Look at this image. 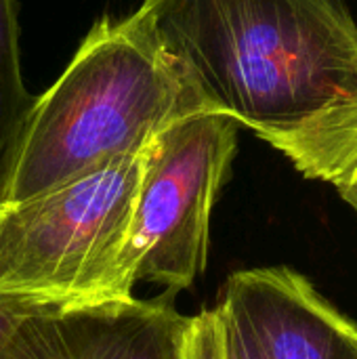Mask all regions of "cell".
<instances>
[{"label":"cell","instance_id":"1","mask_svg":"<svg viewBox=\"0 0 357 359\" xmlns=\"http://www.w3.org/2000/svg\"><path fill=\"white\" fill-rule=\"evenodd\" d=\"M135 17L194 111L252 133L301 120L357 82V23L343 0H143Z\"/></svg>","mask_w":357,"mask_h":359},{"label":"cell","instance_id":"2","mask_svg":"<svg viewBox=\"0 0 357 359\" xmlns=\"http://www.w3.org/2000/svg\"><path fill=\"white\" fill-rule=\"evenodd\" d=\"M185 88L135 17H103L53 86L36 97L21 130L0 206L67 185L143 151L179 116Z\"/></svg>","mask_w":357,"mask_h":359},{"label":"cell","instance_id":"3","mask_svg":"<svg viewBox=\"0 0 357 359\" xmlns=\"http://www.w3.org/2000/svg\"><path fill=\"white\" fill-rule=\"evenodd\" d=\"M145 149L0 206V303L21 311L103 303L128 231Z\"/></svg>","mask_w":357,"mask_h":359},{"label":"cell","instance_id":"4","mask_svg":"<svg viewBox=\"0 0 357 359\" xmlns=\"http://www.w3.org/2000/svg\"><path fill=\"white\" fill-rule=\"evenodd\" d=\"M236 151L238 122L217 111L179 116L151 139L103 303L133 299L139 282L175 294L202 276L210 212Z\"/></svg>","mask_w":357,"mask_h":359},{"label":"cell","instance_id":"5","mask_svg":"<svg viewBox=\"0 0 357 359\" xmlns=\"http://www.w3.org/2000/svg\"><path fill=\"white\" fill-rule=\"evenodd\" d=\"M223 359H357V322L292 267L227 278L215 307Z\"/></svg>","mask_w":357,"mask_h":359},{"label":"cell","instance_id":"6","mask_svg":"<svg viewBox=\"0 0 357 359\" xmlns=\"http://www.w3.org/2000/svg\"><path fill=\"white\" fill-rule=\"evenodd\" d=\"M189 316L173 292L128 301L23 311L0 334V359H181Z\"/></svg>","mask_w":357,"mask_h":359},{"label":"cell","instance_id":"7","mask_svg":"<svg viewBox=\"0 0 357 359\" xmlns=\"http://www.w3.org/2000/svg\"><path fill=\"white\" fill-rule=\"evenodd\" d=\"M255 135L305 179L330 185L357 212V82L305 118Z\"/></svg>","mask_w":357,"mask_h":359},{"label":"cell","instance_id":"8","mask_svg":"<svg viewBox=\"0 0 357 359\" xmlns=\"http://www.w3.org/2000/svg\"><path fill=\"white\" fill-rule=\"evenodd\" d=\"M17 0H0V194L6 185L17 143L36 97L21 69Z\"/></svg>","mask_w":357,"mask_h":359},{"label":"cell","instance_id":"9","mask_svg":"<svg viewBox=\"0 0 357 359\" xmlns=\"http://www.w3.org/2000/svg\"><path fill=\"white\" fill-rule=\"evenodd\" d=\"M181 359H223L221 324L215 309H204L189 318Z\"/></svg>","mask_w":357,"mask_h":359},{"label":"cell","instance_id":"10","mask_svg":"<svg viewBox=\"0 0 357 359\" xmlns=\"http://www.w3.org/2000/svg\"><path fill=\"white\" fill-rule=\"evenodd\" d=\"M21 313H23L21 309L0 303V334H4V332H6V330L13 326V322H15V320H17Z\"/></svg>","mask_w":357,"mask_h":359}]
</instances>
